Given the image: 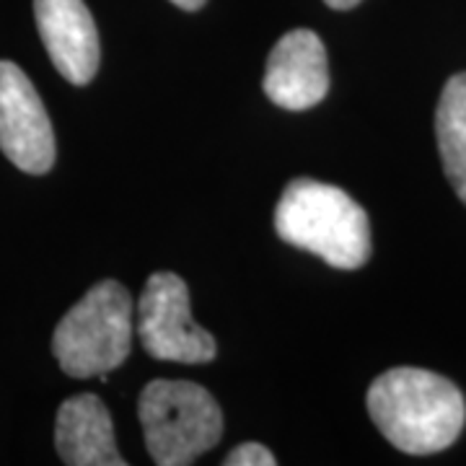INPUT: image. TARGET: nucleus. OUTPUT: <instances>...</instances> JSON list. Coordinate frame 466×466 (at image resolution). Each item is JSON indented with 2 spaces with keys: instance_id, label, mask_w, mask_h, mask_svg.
<instances>
[{
  "instance_id": "obj_1",
  "label": "nucleus",
  "mask_w": 466,
  "mask_h": 466,
  "mask_svg": "<svg viewBox=\"0 0 466 466\" xmlns=\"http://www.w3.org/2000/svg\"><path fill=\"white\" fill-rule=\"evenodd\" d=\"M368 412L394 449L428 456L461 435L466 401L456 383L425 368H391L368 389Z\"/></svg>"
},
{
  "instance_id": "obj_2",
  "label": "nucleus",
  "mask_w": 466,
  "mask_h": 466,
  "mask_svg": "<svg viewBox=\"0 0 466 466\" xmlns=\"http://www.w3.org/2000/svg\"><path fill=\"white\" fill-rule=\"evenodd\" d=\"M275 231L337 269H358L370 257L366 210L334 184L293 179L275 208Z\"/></svg>"
},
{
  "instance_id": "obj_3",
  "label": "nucleus",
  "mask_w": 466,
  "mask_h": 466,
  "mask_svg": "<svg viewBox=\"0 0 466 466\" xmlns=\"http://www.w3.org/2000/svg\"><path fill=\"white\" fill-rule=\"evenodd\" d=\"M133 348V299L116 280H101L52 334V352L73 379L106 376L119 368Z\"/></svg>"
},
{
  "instance_id": "obj_4",
  "label": "nucleus",
  "mask_w": 466,
  "mask_h": 466,
  "mask_svg": "<svg viewBox=\"0 0 466 466\" xmlns=\"http://www.w3.org/2000/svg\"><path fill=\"white\" fill-rule=\"evenodd\" d=\"M137 415L150 459L158 466L195 464L223 435L220 407L200 383L150 381L140 394Z\"/></svg>"
},
{
  "instance_id": "obj_5",
  "label": "nucleus",
  "mask_w": 466,
  "mask_h": 466,
  "mask_svg": "<svg viewBox=\"0 0 466 466\" xmlns=\"http://www.w3.org/2000/svg\"><path fill=\"white\" fill-rule=\"evenodd\" d=\"M137 337L150 358L200 366L216 358V339L192 321L189 288L174 272H153L137 300Z\"/></svg>"
},
{
  "instance_id": "obj_6",
  "label": "nucleus",
  "mask_w": 466,
  "mask_h": 466,
  "mask_svg": "<svg viewBox=\"0 0 466 466\" xmlns=\"http://www.w3.org/2000/svg\"><path fill=\"white\" fill-rule=\"evenodd\" d=\"M0 150L26 174H45L55 164L47 109L26 73L11 60H0Z\"/></svg>"
},
{
  "instance_id": "obj_7",
  "label": "nucleus",
  "mask_w": 466,
  "mask_h": 466,
  "mask_svg": "<svg viewBox=\"0 0 466 466\" xmlns=\"http://www.w3.org/2000/svg\"><path fill=\"white\" fill-rule=\"evenodd\" d=\"M265 94L272 104L300 112L311 109L329 91L324 42L311 29H293L278 39L267 57Z\"/></svg>"
},
{
  "instance_id": "obj_8",
  "label": "nucleus",
  "mask_w": 466,
  "mask_h": 466,
  "mask_svg": "<svg viewBox=\"0 0 466 466\" xmlns=\"http://www.w3.org/2000/svg\"><path fill=\"white\" fill-rule=\"evenodd\" d=\"M36 29L57 73L76 86L99 70V32L84 0H34Z\"/></svg>"
},
{
  "instance_id": "obj_9",
  "label": "nucleus",
  "mask_w": 466,
  "mask_h": 466,
  "mask_svg": "<svg viewBox=\"0 0 466 466\" xmlns=\"http://www.w3.org/2000/svg\"><path fill=\"white\" fill-rule=\"evenodd\" d=\"M55 446L67 466H125L106 404L96 394H78L60 404Z\"/></svg>"
},
{
  "instance_id": "obj_10",
  "label": "nucleus",
  "mask_w": 466,
  "mask_h": 466,
  "mask_svg": "<svg viewBox=\"0 0 466 466\" xmlns=\"http://www.w3.org/2000/svg\"><path fill=\"white\" fill-rule=\"evenodd\" d=\"M435 135L443 171L466 205V73H456L443 86L435 112Z\"/></svg>"
},
{
  "instance_id": "obj_11",
  "label": "nucleus",
  "mask_w": 466,
  "mask_h": 466,
  "mask_svg": "<svg viewBox=\"0 0 466 466\" xmlns=\"http://www.w3.org/2000/svg\"><path fill=\"white\" fill-rule=\"evenodd\" d=\"M226 466H275L278 459L272 456V451L262 443H241L238 449H233L226 459Z\"/></svg>"
},
{
  "instance_id": "obj_12",
  "label": "nucleus",
  "mask_w": 466,
  "mask_h": 466,
  "mask_svg": "<svg viewBox=\"0 0 466 466\" xmlns=\"http://www.w3.org/2000/svg\"><path fill=\"white\" fill-rule=\"evenodd\" d=\"M329 8H334V11H348V8H355L360 0H324Z\"/></svg>"
},
{
  "instance_id": "obj_13",
  "label": "nucleus",
  "mask_w": 466,
  "mask_h": 466,
  "mask_svg": "<svg viewBox=\"0 0 466 466\" xmlns=\"http://www.w3.org/2000/svg\"><path fill=\"white\" fill-rule=\"evenodd\" d=\"M174 5H179L182 11H200L205 5V0H171Z\"/></svg>"
}]
</instances>
